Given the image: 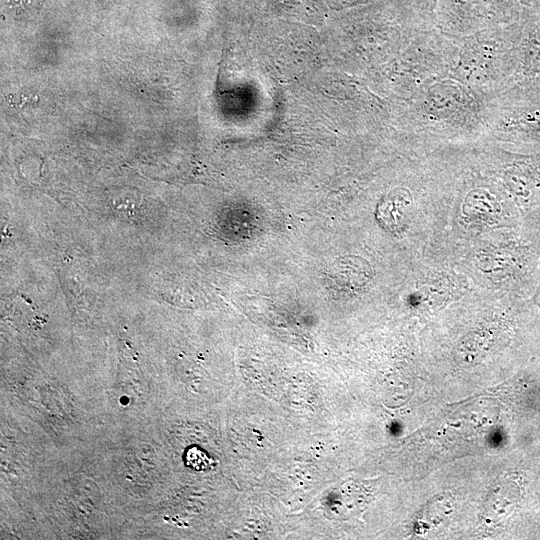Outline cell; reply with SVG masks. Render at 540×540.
Instances as JSON below:
<instances>
[{
	"label": "cell",
	"mask_w": 540,
	"mask_h": 540,
	"mask_svg": "<svg viewBox=\"0 0 540 540\" xmlns=\"http://www.w3.org/2000/svg\"><path fill=\"white\" fill-rule=\"evenodd\" d=\"M410 194L405 189L390 192L382 199L378 206V216L382 223L392 227L398 224L404 216L410 201Z\"/></svg>",
	"instance_id": "1"
},
{
	"label": "cell",
	"mask_w": 540,
	"mask_h": 540,
	"mask_svg": "<svg viewBox=\"0 0 540 540\" xmlns=\"http://www.w3.org/2000/svg\"><path fill=\"white\" fill-rule=\"evenodd\" d=\"M499 204L496 199L487 191L482 189L469 192L464 203V211L472 212L473 215L486 217L494 216L498 211Z\"/></svg>",
	"instance_id": "2"
},
{
	"label": "cell",
	"mask_w": 540,
	"mask_h": 540,
	"mask_svg": "<svg viewBox=\"0 0 540 540\" xmlns=\"http://www.w3.org/2000/svg\"><path fill=\"white\" fill-rule=\"evenodd\" d=\"M187 465L195 470H206L212 466L213 459L198 448H191L186 454Z\"/></svg>",
	"instance_id": "3"
},
{
	"label": "cell",
	"mask_w": 540,
	"mask_h": 540,
	"mask_svg": "<svg viewBox=\"0 0 540 540\" xmlns=\"http://www.w3.org/2000/svg\"><path fill=\"white\" fill-rule=\"evenodd\" d=\"M533 1H537V2H540V0H533Z\"/></svg>",
	"instance_id": "4"
}]
</instances>
